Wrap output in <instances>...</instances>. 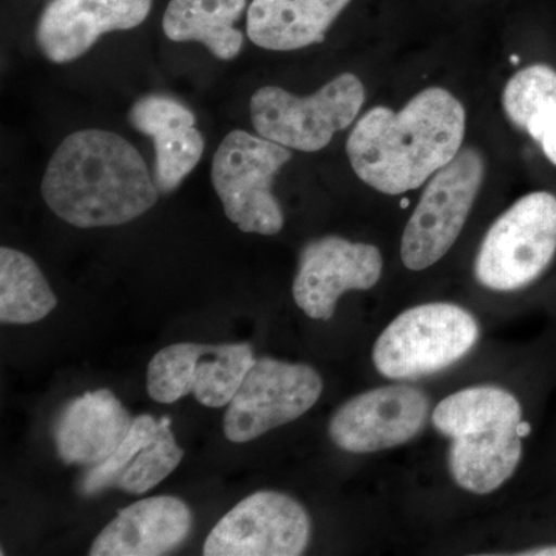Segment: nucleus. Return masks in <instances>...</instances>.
Masks as SVG:
<instances>
[{"label": "nucleus", "instance_id": "obj_1", "mask_svg": "<svg viewBox=\"0 0 556 556\" xmlns=\"http://www.w3.org/2000/svg\"><path fill=\"white\" fill-rule=\"evenodd\" d=\"M466 109L448 90L430 87L404 109L372 108L346 142L358 178L387 195L420 188L463 148Z\"/></svg>", "mask_w": 556, "mask_h": 556}, {"label": "nucleus", "instance_id": "obj_2", "mask_svg": "<svg viewBox=\"0 0 556 556\" xmlns=\"http://www.w3.org/2000/svg\"><path fill=\"white\" fill-rule=\"evenodd\" d=\"M160 190L127 139L100 129L75 131L51 156L42 197L56 217L76 228H109L141 217Z\"/></svg>", "mask_w": 556, "mask_h": 556}, {"label": "nucleus", "instance_id": "obj_3", "mask_svg": "<svg viewBox=\"0 0 556 556\" xmlns=\"http://www.w3.org/2000/svg\"><path fill=\"white\" fill-rule=\"evenodd\" d=\"M431 419L450 439V473L460 489L486 495L517 470L529 426L510 391L495 386L464 388L439 402Z\"/></svg>", "mask_w": 556, "mask_h": 556}, {"label": "nucleus", "instance_id": "obj_4", "mask_svg": "<svg viewBox=\"0 0 556 556\" xmlns=\"http://www.w3.org/2000/svg\"><path fill=\"white\" fill-rule=\"evenodd\" d=\"M479 324L453 303H427L404 311L376 340L372 362L393 380L420 379L452 367L477 345Z\"/></svg>", "mask_w": 556, "mask_h": 556}, {"label": "nucleus", "instance_id": "obj_5", "mask_svg": "<svg viewBox=\"0 0 556 556\" xmlns=\"http://www.w3.org/2000/svg\"><path fill=\"white\" fill-rule=\"evenodd\" d=\"M556 254V197L532 192L493 223L475 260L482 287L510 292L543 276Z\"/></svg>", "mask_w": 556, "mask_h": 556}, {"label": "nucleus", "instance_id": "obj_6", "mask_svg": "<svg viewBox=\"0 0 556 556\" xmlns=\"http://www.w3.org/2000/svg\"><path fill=\"white\" fill-rule=\"evenodd\" d=\"M364 102L362 80L343 73L309 97L262 87L252 97L251 119L262 138L300 152H318L353 124Z\"/></svg>", "mask_w": 556, "mask_h": 556}, {"label": "nucleus", "instance_id": "obj_7", "mask_svg": "<svg viewBox=\"0 0 556 556\" xmlns=\"http://www.w3.org/2000/svg\"><path fill=\"white\" fill-rule=\"evenodd\" d=\"M292 159L291 150L244 130L223 139L212 163V185L226 217L241 232L276 236L283 212L273 193L274 178Z\"/></svg>", "mask_w": 556, "mask_h": 556}, {"label": "nucleus", "instance_id": "obj_8", "mask_svg": "<svg viewBox=\"0 0 556 556\" xmlns=\"http://www.w3.org/2000/svg\"><path fill=\"white\" fill-rule=\"evenodd\" d=\"M485 177V160L467 148L428 181L401 243L402 263L412 270L430 268L463 232Z\"/></svg>", "mask_w": 556, "mask_h": 556}, {"label": "nucleus", "instance_id": "obj_9", "mask_svg": "<svg viewBox=\"0 0 556 556\" xmlns=\"http://www.w3.org/2000/svg\"><path fill=\"white\" fill-rule=\"evenodd\" d=\"M254 364L249 343H174L150 361L148 393L160 404H174L193 393L204 407H225Z\"/></svg>", "mask_w": 556, "mask_h": 556}, {"label": "nucleus", "instance_id": "obj_10", "mask_svg": "<svg viewBox=\"0 0 556 556\" xmlns=\"http://www.w3.org/2000/svg\"><path fill=\"white\" fill-rule=\"evenodd\" d=\"M321 391L320 375L308 365L258 358L229 402L226 438L244 444L292 422L317 404Z\"/></svg>", "mask_w": 556, "mask_h": 556}, {"label": "nucleus", "instance_id": "obj_11", "mask_svg": "<svg viewBox=\"0 0 556 556\" xmlns=\"http://www.w3.org/2000/svg\"><path fill=\"white\" fill-rule=\"evenodd\" d=\"M311 519L283 493L255 492L229 510L204 543L206 556H298L305 554Z\"/></svg>", "mask_w": 556, "mask_h": 556}, {"label": "nucleus", "instance_id": "obj_12", "mask_svg": "<svg viewBox=\"0 0 556 556\" xmlns=\"http://www.w3.org/2000/svg\"><path fill=\"white\" fill-rule=\"evenodd\" d=\"M430 399L408 386L375 388L348 401L329 422L332 442L348 453H376L399 447L426 427Z\"/></svg>", "mask_w": 556, "mask_h": 556}, {"label": "nucleus", "instance_id": "obj_13", "mask_svg": "<svg viewBox=\"0 0 556 556\" xmlns=\"http://www.w3.org/2000/svg\"><path fill=\"white\" fill-rule=\"evenodd\" d=\"M382 268V254L372 244L324 237L303 248L292 295L306 316L329 320L346 291L371 289Z\"/></svg>", "mask_w": 556, "mask_h": 556}, {"label": "nucleus", "instance_id": "obj_14", "mask_svg": "<svg viewBox=\"0 0 556 556\" xmlns=\"http://www.w3.org/2000/svg\"><path fill=\"white\" fill-rule=\"evenodd\" d=\"M150 9L152 0H51L36 40L47 60L65 64L84 56L105 33L137 28Z\"/></svg>", "mask_w": 556, "mask_h": 556}, {"label": "nucleus", "instance_id": "obj_15", "mask_svg": "<svg viewBox=\"0 0 556 556\" xmlns=\"http://www.w3.org/2000/svg\"><path fill=\"white\" fill-rule=\"evenodd\" d=\"M134 420L108 388L87 391L67 402L56 417L58 455L65 464L98 466L123 444Z\"/></svg>", "mask_w": 556, "mask_h": 556}, {"label": "nucleus", "instance_id": "obj_16", "mask_svg": "<svg viewBox=\"0 0 556 556\" xmlns=\"http://www.w3.org/2000/svg\"><path fill=\"white\" fill-rule=\"evenodd\" d=\"M192 514L174 496L148 497L118 511L94 540L91 556H160L188 540Z\"/></svg>", "mask_w": 556, "mask_h": 556}, {"label": "nucleus", "instance_id": "obj_17", "mask_svg": "<svg viewBox=\"0 0 556 556\" xmlns=\"http://www.w3.org/2000/svg\"><path fill=\"white\" fill-rule=\"evenodd\" d=\"M129 121L155 146V185L170 193L195 169L204 152V138L195 129V115L164 94H148L135 102Z\"/></svg>", "mask_w": 556, "mask_h": 556}, {"label": "nucleus", "instance_id": "obj_18", "mask_svg": "<svg viewBox=\"0 0 556 556\" xmlns=\"http://www.w3.org/2000/svg\"><path fill=\"white\" fill-rule=\"evenodd\" d=\"M351 0H252L248 36L265 50L292 51L320 43Z\"/></svg>", "mask_w": 556, "mask_h": 556}, {"label": "nucleus", "instance_id": "obj_19", "mask_svg": "<svg viewBox=\"0 0 556 556\" xmlns=\"http://www.w3.org/2000/svg\"><path fill=\"white\" fill-rule=\"evenodd\" d=\"M247 0H170L163 30L174 42H200L223 61L239 56L243 33L233 27Z\"/></svg>", "mask_w": 556, "mask_h": 556}, {"label": "nucleus", "instance_id": "obj_20", "mask_svg": "<svg viewBox=\"0 0 556 556\" xmlns=\"http://www.w3.org/2000/svg\"><path fill=\"white\" fill-rule=\"evenodd\" d=\"M503 108L556 166V70L546 64L519 70L504 87Z\"/></svg>", "mask_w": 556, "mask_h": 556}, {"label": "nucleus", "instance_id": "obj_21", "mask_svg": "<svg viewBox=\"0 0 556 556\" xmlns=\"http://www.w3.org/2000/svg\"><path fill=\"white\" fill-rule=\"evenodd\" d=\"M56 305V295L35 260L16 249H0V321L36 324Z\"/></svg>", "mask_w": 556, "mask_h": 556}, {"label": "nucleus", "instance_id": "obj_22", "mask_svg": "<svg viewBox=\"0 0 556 556\" xmlns=\"http://www.w3.org/2000/svg\"><path fill=\"white\" fill-rule=\"evenodd\" d=\"M185 452L172 433L169 417L159 420V433L121 475L116 485L131 495H142L164 481L181 463Z\"/></svg>", "mask_w": 556, "mask_h": 556}, {"label": "nucleus", "instance_id": "obj_23", "mask_svg": "<svg viewBox=\"0 0 556 556\" xmlns=\"http://www.w3.org/2000/svg\"><path fill=\"white\" fill-rule=\"evenodd\" d=\"M156 433H159V420L149 415L135 417L134 426L123 444L108 459L87 471L79 485L80 495L94 496L109 486L116 485L121 475L127 470L138 453L155 438Z\"/></svg>", "mask_w": 556, "mask_h": 556}, {"label": "nucleus", "instance_id": "obj_24", "mask_svg": "<svg viewBox=\"0 0 556 556\" xmlns=\"http://www.w3.org/2000/svg\"><path fill=\"white\" fill-rule=\"evenodd\" d=\"M518 555L525 556H556V546H541L529 548V551L519 552Z\"/></svg>", "mask_w": 556, "mask_h": 556}, {"label": "nucleus", "instance_id": "obj_25", "mask_svg": "<svg viewBox=\"0 0 556 556\" xmlns=\"http://www.w3.org/2000/svg\"><path fill=\"white\" fill-rule=\"evenodd\" d=\"M510 61H511V62H515V64H517V62H518L519 60H518V58H517V56H511V58H510Z\"/></svg>", "mask_w": 556, "mask_h": 556}]
</instances>
